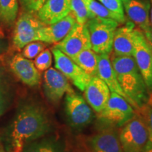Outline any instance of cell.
I'll use <instances>...</instances> for the list:
<instances>
[{
  "label": "cell",
  "mask_w": 152,
  "mask_h": 152,
  "mask_svg": "<svg viewBox=\"0 0 152 152\" xmlns=\"http://www.w3.org/2000/svg\"><path fill=\"white\" fill-rule=\"evenodd\" d=\"M49 128V119L42 108L33 104H25L19 109L13 123V152H22L28 142L45 135Z\"/></svg>",
  "instance_id": "6da1fadb"
},
{
  "label": "cell",
  "mask_w": 152,
  "mask_h": 152,
  "mask_svg": "<svg viewBox=\"0 0 152 152\" xmlns=\"http://www.w3.org/2000/svg\"><path fill=\"white\" fill-rule=\"evenodd\" d=\"M121 88L140 110L149 102L150 94L132 56H115L111 58Z\"/></svg>",
  "instance_id": "7a4b0ae2"
},
{
  "label": "cell",
  "mask_w": 152,
  "mask_h": 152,
  "mask_svg": "<svg viewBox=\"0 0 152 152\" xmlns=\"http://www.w3.org/2000/svg\"><path fill=\"white\" fill-rule=\"evenodd\" d=\"M85 24L90 33L92 50L98 54H109L113 49L114 34L118 23L113 19L95 16Z\"/></svg>",
  "instance_id": "3957f363"
},
{
  "label": "cell",
  "mask_w": 152,
  "mask_h": 152,
  "mask_svg": "<svg viewBox=\"0 0 152 152\" xmlns=\"http://www.w3.org/2000/svg\"><path fill=\"white\" fill-rule=\"evenodd\" d=\"M123 152H142L149 141L146 123L140 113L123 125L119 134Z\"/></svg>",
  "instance_id": "277c9868"
},
{
  "label": "cell",
  "mask_w": 152,
  "mask_h": 152,
  "mask_svg": "<svg viewBox=\"0 0 152 152\" xmlns=\"http://www.w3.org/2000/svg\"><path fill=\"white\" fill-rule=\"evenodd\" d=\"M137 111L124 98L111 92L106 106L99 114L104 122L123 127L135 115Z\"/></svg>",
  "instance_id": "5b68a950"
},
{
  "label": "cell",
  "mask_w": 152,
  "mask_h": 152,
  "mask_svg": "<svg viewBox=\"0 0 152 152\" xmlns=\"http://www.w3.org/2000/svg\"><path fill=\"white\" fill-rule=\"evenodd\" d=\"M132 56L143 77L150 94L152 93V51L144 33L134 28Z\"/></svg>",
  "instance_id": "8992f818"
},
{
  "label": "cell",
  "mask_w": 152,
  "mask_h": 152,
  "mask_svg": "<svg viewBox=\"0 0 152 152\" xmlns=\"http://www.w3.org/2000/svg\"><path fill=\"white\" fill-rule=\"evenodd\" d=\"M65 111L68 123L74 129H82L92 122L94 113L86 100L76 93L66 94Z\"/></svg>",
  "instance_id": "52a82bcc"
},
{
  "label": "cell",
  "mask_w": 152,
  "mask_h": 152,
  "mask_svg": "<svg viewBox=\"0 0 152 152\" xmlns=\"http://www.w3.org/2000/svg\"><path fill=\"white\" fill-rule=\"evenodd\" d=\"M46 26L33 13L25 12L20 15L15 26L13 43L17 49H22L32 42L38 41L39 30Z\"/></svg>",
  "instance_id": "ba28073f"
},
{
  "label": "cell",
  "mask_w": 152,
  "mask_h": 152,
  "mask_svg": "<svg viewBox=\"0 0 152 152\" xmlns=\"http://www.w3.org/2000/svg\"><path fill=\"white\" fill-rule=\"evenodd\" d=\"M52 52L54 58V66L68 80L82 92H84L92 77L85 73L73 59L59 49L53 47Z\"/></svg>",
  "instance_id": "9c48e42d"
},
{
  "label": "cell",
  "mask_w": 152,
  "mask_h": 152,
  "mask_svg": "<svg viewBox=\"0 0 152 152\" xmlns=\"http://www.w3.org/2000/svg\"><path fill=\"white\" fill-rule=\"evenodd\" d=\"M54 47L71 59L82 51L90 49V33L86 24L81 25L77 23L68 35Z\"/></svg>",
  "instance_id": "30bf717a"
},
{
  "label": "cell",
  "mask_w": 152,
  "mask_h": 152,
  "mask_svg": "<svg viewBox=\"0 0 152 152\" xmlns=\"http://www.w3.org/2000/svg\"><path fill=\"white\" fill-rule=\"evenodd\" d=\"M43 87L47 98L50 102L56 103L64 94L73 93V89L68 80L58 70L49 68L44 73Z\"/></svg>",
  "instance_id": "8fae6325"
},
{
  "label": "cell",
  "mask_w": 152,
  "mask_h": 152,
  "mask_svg": "<svg viewBox=\"0 0 152 152\" xmlns=\"http://www.w3.org/2000/svg\"><path fill=\"white\" fill-rule=\"evenodd\" d=\"M97 76L106 83L111 92L116 93L124 98L135 109L137 113H138L139 109L137 106L125 94L120 85V83L117 79L116 74L112 66L109 54H98Z\"/></svg>",
  "instance_id": "7c38bea8"
},
{
  "label": "cell",
  "mask_w": 152,
  "mask_h": 152,
  "mask_svg": "<svg viewBox=\"0 0 152 152\" xmlns=\"http://www.w3.org/2000/svg\"><path fill=\"white\" fill-rule=\"evenodd\" d=\"M11 71L18 78L29 87H35L40 82L41 75L34 62L22 54H17L10 62Z\"/></svg>",
  "instance_id": "4fadbf2b"
},
{
  "label": "cell",
  "mask_w": 152,
  "mask_h": 152,
  "mask_svg": "<svg viewBox=\"0 0 152 152\" xmlns=\"http://www.w3.org/2000/svg\"><path fill=\"white\" fill-rule=\"evenodd\" d=\"M85 99L96 113H99L111 96L109 87L98 76L91 78L84 90Z\"/></svg>",
  "instance_id": "5bb4252c"
},
{
  "label": "cell",
  "mask_w": 152,
  "mask_h": 152,
  "mask_svg": "<svg viewBox=\"0 0 152 152\" xmlns=\"http://www.w3.org/2000/svg\"><path fill=\"white\" fill-rule=\"evenodd\" d=\"M76 23L75 17L70 12L58 22L44 26L39 30L38 41L47 44H57L68 35Z\"/></svg>",
  "instance_id": "9a60e30c"
},
{
  "label": "cell",
  "mask_w": 152,
  "mask_h": 152,
  "mask_svg": "<svg viewBox=\"0 0 152 152\" xmlns=\"http://www.w3.org/2000/svg\"><path fill=\"white\" fill-rule=\"evenodd\" d=\"M71 0H46L37 11V17L48 26L58 22L71 12Z\"/></svg>",
  "instance_id": "2e32d148"
},
{
  "label": "cell",
  "mask_w": 152,
  "mask_h": 152,
  "mask_svg": "<svg viewBox=\"0 0 152 152\" xmlns=\"http://www.w3.org/2000/svg\"><path fill=\"white\" fill-rule=\"evenodd\" d=\"M92 152H123L119 135L111 129L100 131L90 140Z\"/></svg>",
  "instance_id": "e0dca14e"
},
{
  "label": "cell",
  "mask_w": 152,
  "mask_h": 152,
  "mask_svg": "<svg viewBox=\"0 0 152 152\" xmlns=\"http://www.w3.org/2000/svg\"><path fill=\"white\" fill-rule=\"evenodd\" d=\"M134 24L132 22L117 28L113 37V49L115 56H132L133 32Z\"/></svg>",
  "instance_id": "ac0fdd59"
},
{
  "label": "cell",
  "mask_w": 152,
  "mask_h": 152,
  "mask_svg": "<svg viewBox=\"0 0 152 152\" xmlns=\"http://www.w3.org/2000/svg\"><path fill=\"white\" fill-rule=\"evenodd\" d=\"M125 12L131 21L142 32L151 28L149 7L139 0H128L123 4Z\"/></svg>",
  "instance_id": "d6986e66"
},
{
  "label": "cell",
  "mask_w": 152,
  "mask_h": 152,
  "mask_svg": "<svg viewBox=\"0 0 152 152\" xmlns=\"http://www.w3.org/2000/svg\"><path fill=\"white\" fill-rule=\"evenodd\" d=\"M73 60L91 77L97 76L98 54L91 48L82 51L74 57Z\"/></svg>",
  "instance_id": "ffe728a7"
},
{
  "label": "cell",
  "mask_w": 152,
  "mask_h": 152,
  "mask_svg": "<svg viewBox=\"0 0 152 152\" xmlns=\"http://www.w3.org/2000/svg\"><path fill=\"white\" fill-rule=\"evenodd\" d=\"M18 11V0H0V23L11 26L16 21Z\"/></svg>",
  "instance_id": "44dd1931"
},
{
  "label": "cell",
  "mask_w": 152,
  "mask_h": 152,
  "mask_svg": "<svg viewBox=\"0 0 152 152\" xmlns=\"http://www.w3.org/2000/svg\"><path fill=\"white\" fill-rule=\"evenodd\" d=\"M71 13L78 24L84 25L89 19L95 17L90 12L83 0H71Z\"/></svg>",
  "instance_id": "7402d4cb"
},
{
  "label": "cell",
  "mask_w": 152,
  "mask_h": 152,
  "mask_svg": "<svg viewBox=\"0 0 152 152\" xmlns=\"http://www.w3.org/2000/svg\"><path fill=\"white\" fill-rule=\"evenodd\" d=\"M104 7L115 16L118 23H123L125 21L124 9L121 0H99Z\"/></svg>",
  "instance_id": "603a6c76"
},
{
  "label": "cell",
  "mask_w": 152,
  "mask_h": 152,
  "mask_svg": "<svg viewBox=\"0 0 152 152\" xmlns=\"http://www.w3.org/2000/svg\"><path fill=\"white\" fill-rule=\"evenodd\" d=\"M10 100V92L6 75L0 69V116L3 115L8 107Z\"/></svg>",
  "instance_id": "cb8c5ba5"
},
{
  "label": "cell",
  "mask_w": 152,
  "mask_h": 152,
  "mask_svg": "<svg viewBox=\"0 0 152 152\" xmlns=\"http://www.w3.org/2000/svg\"><path fill=\"white\" fill-rule=\"evenodd\" d=\"M83 1H85L88 10L94 16L113 19L116 21L115 16L112 14L106 7H104V5L98 2L96 0H83Z\"/></svg>",
  "instance_id": "d4e9b609"
},
{
  "label": "cell",
  "mask_w": 152,
  "mask_h": 152,
  "mask_svg": "<svg viewBox=\"0 0 152 152\" xmlns=\"http://www.w3.org/2000/svg\"><path fill=\"white\" fill-rule=\"evenodd\" d=\"M22 152H64V151L54 142L42 141L31 144Z\"/></svg>",
  "instance_id": "484cf974"
},
{
  "label": "cell",
  "mask_w": 152,
  "mask_h": 152,
  "mask_svg": "<svg viewBox=\"0 0 152 152\" xmlns=\"http://www.w3.org/2000/svg\"><path fill=\"white\" fill-rule=\"evenodd\" d=\"M52 64V54L49 49H45L35 57L34 61L35 67L39 71H45L51 67Z\"/></svg>",
  "instance_id": "4316f807"
},
{
  "label": "cell",
  "mask_w": 152,
  "mask_h": 152,
  "mask_svg": "<svg viewBox=\"0 0 152 152\" xmlns=\"http://www.w3.org/2000/svg\"><path fill=\"white\" fill-rule=\"evenodd\" d=\"M45 45L42 42H32L26 45L23 49L22 55L28 59H33L35 58L39 53L45 49Z\"/></svg>",
  "instance_id": "83f0119b"
},
{
  "label": "cell",
  "mask_w": 152,
  "mask_h": 152,
  "mask_svg": "<svg viewBox=\"0 0 152 152\" xmlns=\"http://www.w3.org/2000/svg\"><path fill=\"white\" fill-rule=\"evenodd\" d=\"M138 113L141 114L146 123L149 134V141L152 143V101L149 100L148 103Z\"/></svg>",
  "instance_id": "f1b7e54d"
},
{
  "label": "cell",
  "mask_w": 152,
  "mask_h": 152,
  "mask_svg": "<svg viewBox=\"0 0 152 152\" xmlns=\"http://www.w3.org/2000/svg\"><path fill=\"white\" fill-rule=\"evenodd\" d=\"M24 9L28 12L35 13L41 8L46 0H20Z\"/></svg>",
  "instance_id": "f546056e"
},
{
  "label": "cell",
  "mask_w": 152,
  "mask_h": 152,
  "mask_svg": "<svg viewBox=\"0 0 152 152\" xmlns=\"http://www.w3.org/2000/svg\"><path fill=\"white\" fill-rule=\"evenodd\" d=\"M144 33V37H145L146 39H147V42L149 44L150 48H151V51H152V28L151 27L149 28L146 31L142 32Z\"/></svg>",
  "instance_id": "4dcf8cb0"
},
{
  "label": "cell",
  "mask_w": 152,
  "mask_h": 152,
  "mask_svg": "<svg viewBox=\"0 0 152 152\" xmlns=\"http://www.w3.org/2000/svg\"><path fill=\"white\" fill-rule=\"evenodd\" d=\"M142 152H152V143L149 141L147 142V144L145 145V147H144L143 150Z\"/></svg>",
  "instance_id": "1f68e13d"
},
{
  "label": "cell",
  "mask_w": 152,
  "mask_h": 152,
  "mask_svg": "<svg viewBox=\"0 0 152 152\" xmlns=\"http://www.w3.org/2000/svg\"><path fill=\"white\" fill-rule=\"evenodd\" d=\"M6 49V45L2 39H0V53L4 52Z\"/></svg>",
  "instance_id": "d6a6232c"
},
{
  "label": "cell",
  "mask_w": 152,
  "mask_h": 152,
  "mask_svg": "<svg viewBox=\"0 0 152 152\" xmlns=\"http://www.w3.org/2000/svg\"><path fill=\"white\" fill-rule=\"evenodd\" d=\"M151 1V8H150V25H151V27L152 28V0H150Z\"/></svg>",
  "instance_id": "836d02e7"
},
{
  "label": "cell",
  "mask_w": 152,
  "mask_h": 152,
  "mask_svg": "<svg viewBox=\"0 0 152 152\" xmlns=\"http://www.w3.org/2000/svg\"><path fill=\"white\" fill-rule=\"evenodd\" d=\"M127 1H128V0H121V1H122V2H123V4H124L125 2H126Z\"/></svg>",
  "instance_id": "e575fe53"
},
{
  "label": "cell",
  "mask_w": 152,
  "mask_h": 152,
  "mask_svg": "<svg viewBox=\"0 0 152 152\" xmlns=\"http://www.w3.org/2000/svg\"><path fill=\"white\" fill-rule=\"evenodd\" d=\"M149 100L150 101H152V93L151 94H150V98H149Z\"/></svg>",
  "instance_id": "d590c367"
},
{
  "label": "cell",
  "mask_w": 152,
  "mask_h": 152,
  "mask_svg": "<svg viewBox=\"0 0 152 152\" xmlns=\"http://www.w3.org/2000/svg\"><path fill=\"white\" fill-rule=\"evenodd\" d=\"M0 152H5V151H3V150H1V151H0Z\"/></svg>",
  "instance_id": "8d00e7d4"
}]
</instances>
